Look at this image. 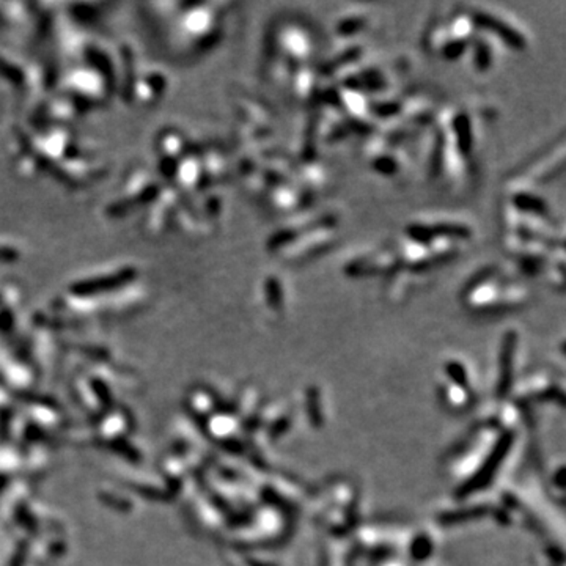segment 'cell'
Wrapping results in <instances>:
<instances>
[{"mask_svg":"<svg viewBox=\"0 0 566 566\" xmlns=\"http://www.w3.org/2000/svg\"><path fill=\"white\" fill-rule=\"evenodd\" d=\"M276 47L285 59L286 65L293 63L300 68L312 57L313 41L304 27L297 24H285L277 32Z\"/></svg>","mask_w":566,"mask_h":566,"instance_id":"6da1fadb","label":"cell"},{"mask_svg":"<svg viewBox=\"0 0 566 566\" xmlns=\"http://www.w3.org/2000/svg\"><path fill=\"white\" fill-rule=\"evenodd\" d=\"M400 269V263L392 247H382L372 254H365L355 260L349 261L346 266V274L351 277H368V276H392Z\"/></svg>","mask_w":566,"mask_h":566,"instance_id":"7a4b0ae2","label":"cell"},{"mask_svg":"<svg viewBox=\"0 0 566 566\" xmlns=\"http://www.w3.org/2000/svg\"><path fill=\"white\" fill-rule=\"evenodd\" d=\"M565 163V150L563 142L558 146V150H549V153L533 160L527 169H524L518 179H514V184H527V183H543V181L552 179L558 172L563 170Z\"/></svg>","mask_w":566,"mask_h":566,"instance_id":"3957f363","label":"cell"},{"mask_svg":"<svg viewBox=\"0 0 566 566\" xmlns=\"http://www.w3.org/2000/svg\"><path fill=\"white\" fill-rule=\"evenodd\" d=\"M473 23L477 25V30L481 29L488 33H493L495 37H499L503 43L508 45L513 49H526L527 47V40L524 37V33L518 29L503 20L502 18L491 15V13L486 11H471Z\"/></svg>","mask_w":566,"mask_h":566,"instance_id":"277c9868","label":"cell"},{"mask_svg":"<svg viewBox=\"0 0 566 566\" xmlns=\"http://www.w3.org/2000/svg\"><path fill=\"white\" fill-rule=\"evenodd\" d=\"M471 47L473 49V51H472L473 68L477 69V71H481V73L488 71V69L493 66V49H491V46H489V43L485 38L478 37V33H477V35H475V38L472 40Z\"/></svg>","mask_w":566,"mask_h":566,"instance_id":"5b68a950","label":"cell"},{"mask_svg":"<svg viewBox=\"0 0 566 566\" xmlns=\"http://www.w3.org/2000/svg\"><path fill=\"white\" fill-rule=\"evenodd\" d=\"M367 27V18L362 15H349L340 19L335 25V32L340 37H354Z\"/></svg>","mask_w":566,"mask_h":566,"instance_id":"8992f818","label":"cell"},{"mask_svg":"<svg viewBox=\"0 0 566 566\" xmlns=\"http://www.w3.org/2000/svg\"><path fill=\"white\" fill-rule=\"evenodd\" d=\"M264 288L268 290V295L271 299V304L272 305H281L282 300H283V288H282V283L278 278H268L266 285H264Z\"/></svg>","mask_w":566,"mask_h":566,"instance_id":"52a82bcc","label":"cell"}]
</instances>
